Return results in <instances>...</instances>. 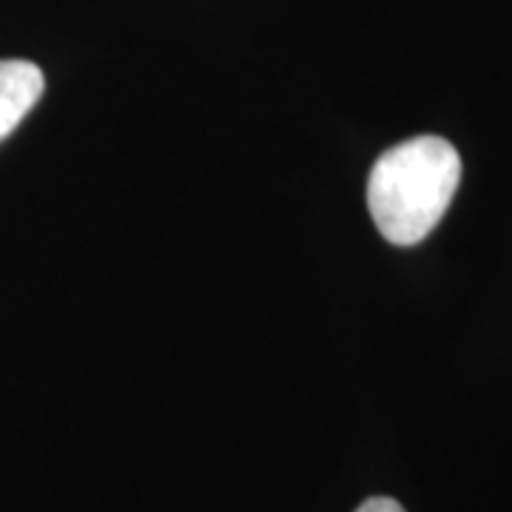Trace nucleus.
Here are the masks:
<instances>
[{
	"label": "nucleus",
	"instance_id": "1",
	"mask_svg": "<svg viewBox=\"0 0 512 512\" xmlns=\"http://www.w3.org/2000/svg\"><path fill=\"white\" fill-rule=\"evenodd\" d=\"M461 183V157L444 137H413L387 148L367 177V208L393 245H419L447 214Z\"/></svg>",
	"mask_w": 512,
	"mask_h": 512
},
{
	"label": "nucleus",
	"instance_id": "3",
	"mask_svg": "<svg viewBox=\"0 0 512 512\" xmlns=\"http://www.w3.org/2000/svg\"><path fill=\"white\" fill-rule=\"evenodd\" d=\"M356 512H407L396 501V498H387V495H373V498H367L365 504H359V510Z\"/></svg>",
	"mask_w": 512,
	"mask_h": 512
},
{
	"label": "nucleus",
	"instance_id": "2",
	"mask_svg": "<svg viewBox=\"0 0 512 512\" xmlns=\"http://www.w3.org/2000/svg\"><path fill=\"white\" fill-rule=\"evenodd\" d=\"M46 80L29 60H0V143L35 109Z\"/></svg>",
	"mask_w": 512,
	"mask_h": 512
}]
</instances>
